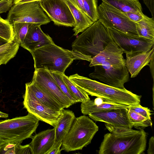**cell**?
I'll return each mask as SVG.
<instances>
[{"label":"cell","mask_w":154,"mask_h":154,"mask_svg":"<svg viewBox=\"0 0 154 154\" xmlns=\"http://www.w3.org/2000/svg\"><path fill=\"white\" fill-rule=\"evenodd\" d=\"M110 133L105 134L99 154H141L145 150L146 134L143 129L136 130L105 123Z\"/></svg>","instance_id":"6da1fadb"},{"label":"cell","mask_w":154,"mask_h":154,"mask_svg":"<svg viewBox=\"0 0 154 154\" xmlns=\"http://www.w3.org/2000/svg\"><path fill=\"white\" fill-rule=\"evenodd\" d=\"M69 78L88 95L101 98L103 102L128 106L140 103L141 96L134 94L125 88L114 87L78 74L71 75Z\"/></svg>","instance_id":"7a4b0ae2"},{"label":"cell","mask_w":154,"mask_h":154,"mask_svg":"<svg viewBox=\"0 0 154 154\" xmlns=\"http://www.w3.org/2000/svg\"><path fill=\"white\" fill-rule=\"evenodd\" d=\"M31 54L35 69H42L62 73H64L74 60L90 62L92 59L90 57L72 50L63 48L54 43L37 49Z\"/></svg>","instance_id":"3957f363"},{"label":"cell","mask_w":154,"mask_h":154,"mask_svg":"<svg viewBox=\"0 0 154 154\" xmlns=\"http://www.w3.org/2000/svg\"><path fill=\"white\" fill-rule=\"evenodd\" d=\"M112 41L108 29L98 20L73 42L72 50L92 59Z\"/></svg>","instance_id":"277c9868"},{"label":"cell","mask_w":154,"mask_h":154,"mask_svg":"<svg viewBox=\"0 0 154 154\" xmlns=\"http://www.w3.org/2000/svg\"><path fill=\"white\" fill-rule=\"evenodd\" d=\"M40 120L28 112L26 116L0 120V146L7 143H21L31 138L39 125Z\"/></svg>","instance_id":"5b68a950"},{"label":"cell","mask_w":154,"mask_h":154,"mask_svg":"<svg viewBox=\"0 0 154 154\" xmlns=\"http://www.w3.org/2000/svg\"><path fill=\"white\" fill-rule=\"evenodd\" d=\"M99 127L88 116L84 115L74 119L63 140L60 148L67 152L82 150L90 144Z\"/></svg>","instance_id":"8992f818"},{"label":"cell","mask_w":154,"mask_h":154,"mask_svg":"<svg viewBox=\"0 0 154 154\" xmlns=\"http://www.w3.org/2000/svg\"><path fill=\"white\" fill-rule=\"evenodd\" d=\"M97 13L98 20L107 29H113L128 35L139 36L137 23L113 7L102 2L98 7Z\"/></svg>","instance_id":"52a82bcc"},{"label":"cell","mask_w":154,"mask_h":154,"mask_svg":"<svg viewBox=\"0 0 154 154\" xmlns=\"http://www.w3.org/2000/svg\"><path fill=\"white\" fill-rule=\"evenodd\" d=\"M6 19L12 24L25 23L41 25L51 22L40 6L39 1L14 4L10 8Z\"/></svg>","instance_id":"ba28073f"},{"label":"cell","mask_w":154,"mask_h":154,"mask_svg":"<svg viewBox=\"0 0 154 154\" xmlns=\"http://www.w3.org/2000/svg\"><path fill=\"white\" fill-rule=\"evenodd\" d=\"M23 97V107L28 112L33 115L40 121L47 123L54 128L55 127L62 110H55L42 103L26 85Z\"/></svg>","instance_id":"9c48e42d"},{"label":"cell","mask_w":154,"mask_h":154,"mask_svg":"<svg viewBox=\"0 0 154 154\" xmlns=\"http://www.w3.org/2000/svg\"><path fill=\"white\" fill-rule=\"evenodd\" d=\"M94 67V71L89 75L90 78L97 79L114 87L125 88L124 84L129 79V72L125 65L119 68L107 65H98Z\"/></svg>","instance_id":"30bf717a"},{"label":"cell","mask_w":154,"mask_h":154,"mask_svg":"<svg viewBox=\"0 0 154 154\" xmlns=\"http://www.w3.org/2000/svg\"><path fill=\"white\" fill-rule=\"evenodd\" d=\"M31 82L56 100L63 109L73 104L60 90L50 72L46 69H35Z\"/></svg>","instance_id":"8fae6325"},{"label":"cell","mask_w":154,"mask_h":154,"mask_svg":"<svg viewBox=\"0 0 154 154\" xmlns=\"http://www.w3.org/2000/svg\"><path fill=\"white\" fill-rule=\"evenodd\" d=\"M39 5L55 25L67 27L75 26L74 18L68 7L63 0H41Z\"/></svg>","instance_id":"7c38bea8"},{"label":"cell","mask_w":154,"mask_h":154,"mask_svg":"<svg viewBox=\"0 0 154 154\" xmlns=\"http://www.w3.org/2000/svg\"><path fill=\"white\" fill-rule=\"evenodd\" d=\"M108 29L113 41L126 54L148 51L154 47V41L128 35L113 29Z\"/></svg>","instance_id":"4fadbf2b"},{"label":"cell","mask_w":154,"mask_h":154,"mask_svg":"<svg viewBox=\"0 0 154 154\" xmlns=\"http://www.w3.org/2000/svg\"><path fill=\"white\" fill-rule=\"evenodd\" d=\"M123 53L113 41L110 42L103 51L92 59L89 66L107 65L121 67L125 65L126 60L124 58Z\"/></svg>","instance_id":"5bb4252c"},{"label":"cell","mask_w":154,"mask_h":154,"mask_svg":"<svg viewBox=\"0 0 154 154\" xmlns=\"http://www.w3.org/2000/svg\"><path fill=\"white\" fill-rule=\"evenodd\" d=\"M128 108L113 109L90 113L89 117L96 122H101L116 125L132 128L128 114Z\"/></svg>","instance_id":"9a60e30c"},{"label":"cell","mask_w":154,"mask_h":154,"mask_svg":"<svg viewBox=\"0 0 154 154\" xmlns=\"http://www.w3.org/2000/svg\"><path fill=\"white\" fill-rule=\"evenodd\" d=\"M41 26L30 23L23 42L20 45L31 53L41 48L54 43L50 36L43 32Z\"/></svg>","instance_id":"2e32d148"},{"label":"cell","mask_w":154,"mask_h":154,"mask_svg":"<svg viewBox=\"0 0 154 154\" xmlns=\"http://www.w3.org/2000/svg\"><path fill=\"white\" fill-rule=\"evenodd\" d=\"M154 47L150 50L131 54H126L125 66L131 78L137 76L143 67L154 58Z\"/></svg>","instance_id":"e0dca14e"},{"label":"cell","mask_w":154,"mask_h":154,"mask_svg":"<svg viewBox=\"0 0 154 154\" xmlns=\"http://www.w3.org/2000/svg\"><path fill=\"white\" fill-rule=\"evenodd\" d=\"M55 129H47L31 137L30 144L32 154H47L53 146L55 139Z\"/></svg>","instance_id":"ac0fdd59"},{"label":"cell","mask_w":154,"mask_h":154,"mask_svg":"<svg viewBox=\"0 0 154 154\" xmlns=\"http://www.w3.org/2000/svg\"><path fill=\"white\" fill-rule=\"evenodd\" d=\"M75 118L74 113L72 111L62 109L61 114L54 127L55 139L52 148L61 147L63 141L68 133Z\"/></svg>","instance_id":"d6986e66"},{"label":"cell","mask_w":154,"mask_h":154,"mask_svg":"<svg viewBox=\"0 0 154 154\" xmlns=\"http://www.w3.org/2000/svg\"><path fill=\"white\" fill-rule=\"evenodd\" d=\"M69 8L74 18L75 25L73 35H77L91 25L94 23L79 7L75 0H63Z\"/></svg>","instance_id":"ffe728a7"},{"label":"cell","mask_w":154,"mask_h":154,"mask_svg":"<svg viewBox=\"0 0 154 154\" xmlns=\"http://www.w3.org/2000/svg\"><path fill=\"white\" fill-rule=\"evenodd\" d=\"M129 106L124 105L106 102L97 104L94 103L93 100H90L85 102L81 103V111L84 115H86L91 113L128 108Z\"/></svg>","instance_id":"44dd1931"},{"label":"cell","mask_w":154,"mask_h":154,"mask_svg":"<svg viewBox=\"0 0 154 154\" xmlns=\"http://www.w3.org/2000/svg\"><path fill=\"white\" fill-rule=\"evenodd\" d=\"M102 2L123 12L143 14L142 8L138 0H101Z\"/></svg>","instance_id":"7402d4cb"},{"label":"cell","mask_w":154,"mask_h":154,"mask_svg":"<svg viewBox=\"0 0 154 154\" xmlns=\"http://www.w3.org/2000/svg\"><path fill=\"white\" fill-rule=\"evenodd\" d=\"M25 85L29 87L37 99L44 105L58 111H61L63 109L56 100L34 83L31 81Z\"/></svg>","instance_id":"603a6c76"},{"label":"cell","mask_w":154,"mask_h":154,"mask_svg":"<svg viewBox=\"0 0 154 154\" xmlns=\"http://www.w3.org/2000/svg\"><path fill=\"white\" fill-rule=\"evenodd\" d=\"M20 46L15 37L11 41L0 46V65L6 64L16 55Z\"/></svg>","instance_id":"cb8c5ba5"},{"label":"cell","mask_w":154,"mask_h":154,"mask_svg":"<svg viewBox=\"0 0 154 154\" xmlns=\"http://www.w3.org/2000/svg\"><path fill=\"white\" fill-rule=\"evenodd\" d=\"M137 30L139 37L154 41V17L145 15L142 20L137 23Z\"/></svg>","instance_id":"d4e9b609"},{"label":"cell","mask_w":154,"mask_h":154,"mask_svg":"<svg viewBox=\"0 0 154 154\" xmlns=\"http://www.w3.org/2000/svg\"><path fill=\"white\" fill-rule=\"evenodd\" d=\"M18 142L7 143L0 146V154H32L30 144L22 145Z\"/></svg>","instance_id":"484cf974"},{"label":"cell","mask_w":154,"mask_h":154,"mask_svg":"<svg viewBox=\"0 0 154 154\" xmlns=\"http://www.w3.org/2000/svg\"><path fill=\"white\" fill-rule=\"evenodd\" d=\"M64 82L72 95L78 102L84 103L90 100L87 93L73 83L64 73H62Z\"/></svg>","instance_id":"4316f807"},{"label":"cell","mask_w":154,"mask_h":154,"mask_svg":"<svg viewBox=\"0 0 154 154\" xmlns=\"http://www.w3.org/2000/svg\"><path fill=\"white\" fill-rule=\"evenodd\" d=\"M128 114L131 122L133 127L152 126V122L151 119H146L129 108H128Z\"/></svg>","instance_id":"83f0119b"},{"label":"cell","mask_w":154,"mask_h":154,"mask_svg":"<svg viewBox=\"0 0 154 154\" xmlns=\"http://www.w3.org/2000/svg\"><path fill=\"white\" fill-rule=\"evenodd\" d=\"M0 37L9 42L14 37L13 26L7 19L2 18L0 15Z\"/></svg>","instance_id":"f1b7e54d"},{"label":"cell","mask_w":154,"mask_h":154,"mask_svg":"<svg viewBox=\"0 0 154 154\" xmlns=\"http://www.w3.org/2000/svg\"><path fill=\"white\" fill-rule=\"evenodd\" d=\"M30 23H15L12 24L14 37L19 41L20 46L23 43Z\"/></svg>","instance_id":"f546056e"},{"label":"cell","mask_w":154,"mask_h":154,"mask_svg":"<svg viewBox=\"0 0 154 154\" xmlns=\"http://www.w3.org/2000/svg\"><path fill=\"white\" fill-rule=\"evenodd\" d=\"M82 1L88 16L94 22L98 20L97 0H82Z\"/></svg>","instance_id":"4dcf8cb0"},{"label":"cell","mask_w":154,"mask_h":154,"mask_svg":"<svg viewBox=\"0 0 154 154\" xmlns=\"http://www.w3.org/2000/svg\"><path fill=\"white\" fill-rule=\"evenodd\" d=\"M50 72L60 90L72 101L73 104L78 102L77 100L71 94L64 82L62 76V73L57 72Z\"/></svg>","instance_id":"1f68e13d"},{"label":"cell","mask_w":154,"mask_h":154,"mask_svg":"<svg viewBox=\"0 0 154 154\" xmlns=\"http://www.w3.org/2000/svg\"><path fill=\"white\" fill-rule=\"evenodd\" d=\"M128 108L133 110L146 119H151V110L147 107H143L140 104L129 106Z\"/></svg>","instance_id":"d6a6232c"},{"label":"cell","mask_w":154,"mask_h":154,"mask_svg":"<svg viewBox=\"0 0 154 154\" xmlns=\"http://www.w3.org/2000/svg\"><path fill=\"white\" fill-rule=\"evenodd\" d=\"M13 4V0H0V14L8 11Z\"/></svg>","instance_id":"836d02e7"},{"label":"cell","mask_w":154,"mask_h":154,"mask_svg":"<svg viewBox=\"0 0 154 154\" xmlns=\"http://www.w3.org/2000/svg\"><path fill=\"white\" fill-rule=\"evenodd\" d=\"M123 13L131 20L136 23L142 20L145 15L143 14H141L132 12Z\"/></svg>","instance_id":"e575fe53"},{"label":"cell","mask_w":154,"mask_h":154,"mask_svg":"<svg viewBox=\"0 0 154 154\" xmlns=\"http://www.w3.org/2000/svg\"><path fill=\"white\" fill-rule=\"evenodd\" d=\"M151 13L152 17H154V0H143Z\"/></svg>","instance_id":"d590c367"},{"label":"cell","mask_w":154,"mask_h":154,"mask_svg":"<svg viewBox=\"0 0 154 154\" xmlns=\"http://www.w3.org/2000/svg\"><path fill=\"white\" fill-rule=\"evenodd\" d=\"M148 154H154V137H151L150 138L149 142V147L147 150Z\"/></svg>","instance_id":"8d00e7d4"},{"label":"cell","mask_w":154,"mask_h":154,"mask_svg":"<svg viewBox=\"0 0 154 154\" xmlns=\"http://www.w3.org/2000/svg\"><path fill=\"white\" fill-rule=\"evenodd\" d=\"M79 8L86 14V12L84 8L82 0H75Z\"/></svg>","instance_id":"74e56055"},{"label":"cell","mask_w":154,"mask_h":154,"mask_svg":"<svg viewBox=\"0 0 154 154\" xmlns=\"http://www.w3.org/2000/svg\"><path fill=\"white\" fill-rule=\"evenodd\" d=\"M94 100V103L97 104H99L103 102V100L101 98L97 97Z\"/></svg>","instance_id":"f35d334b"},{"label":"cell","mask_w":154,"mask_h":154,"mask_svg":"<svg viewBox=\"0 0 154 154\" xmlns=\"http://www.w3.org/2000/svg\"><path fill=\"white\" fill-rule=\"evenodd\" d=\"M8 117V114L2 112L0 111V118H6Z\"/></svg>","instance_id":"ab89813d"},{"label":"cell","mask_w":154,"mask_h":154,"mask_svg":"<svg viewBox=\"0 0 154 154\" xmlns=\"http://www.w3.org/2000/svg\"><path fill=\"white\" fill-rule=\"evenodd\" d=\"M41 0H21L19 1L18 2L20 3H23L25 2H28L36 1H40Z\"/></svg>","instance_id":"60d3db41"},{"label":"cell","mask_w":154,"mask_h":154,"mask_svg":"<svg viewBox=\"0 0 154 154\" xmlns=\"http://www.w3.org/2000/svg\"><path fill=\"white\" fill-rule=\"evenodd\" d=\"M7 42H8L0 37V46L5 44Z\"/></svg>","instance_id":"b9f144b4"},{"label":"cell","mask_w":154,"mask_h":154,"mask_svg":"<svg viewBox=\"0 0 154 154\" xmlns=\"http://www.w3.org/2000/svg\"></svg>","instance_id":"7bdbcfd3"},{"label":"cell","mask_w":154,"mask_h":154,"mask_svg":"<svg viewBox=\"0 0 154 154\" xmlns=\"http://www.w3.org/2000/svg\"></svg>","instance_id":"ee69618b"}]
</instances>
